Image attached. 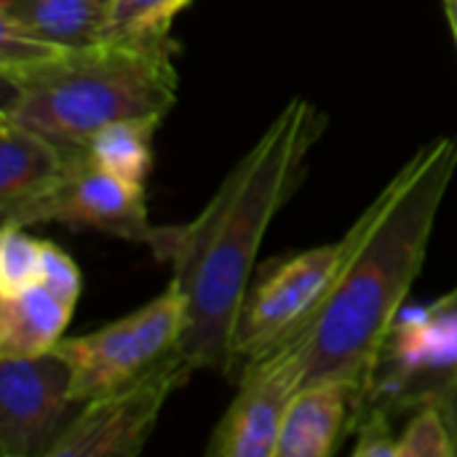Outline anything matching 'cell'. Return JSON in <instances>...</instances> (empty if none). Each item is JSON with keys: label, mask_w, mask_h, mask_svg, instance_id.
Returning <instances> with one entry per match:
<instances>
[{"label": "cell", "mask_w": 457, "mask_h": 457, "mask_svg": "<svg viewBox=\"0 0 457 457\" xmlns=\"http://www.w3.org/2000/svg\"><path fill=\"white\" fill-rule=\"evenodd\" d=\"M321 129L324 115L308 99L295 96L193 222L161 228L153 252L171 265V284L185 297V329L177 351L195 370L233 375V329L260 244L300 185L303 163Z\"/></svg>", "instance_id": "1"}, {"label": "cell", "mask_w": 457, "mask_h": 457, "mask_svg": "<svg viewBox=\"0 0 457 457\" xmlns=\"http://www.w3.org/2000/svg\"><path fill=\"white\" fill-rule=\"evenodd\" d=\"M455 166L457 139L423 147L353 222L359 238L335 287L308 324L284 337L305 345V386L348 380L364 396L423 268Z\"/></svg>", "instance_id": "2"}, {"label": "cell", "mask_w": 457, "mask_h": 457, "mask_svg": "<svg viewBox=\"0 0 457 457\" xmlns=\"http://www.w3.org/2000/svg\"><path fill=\"white\" fill-rule=\"evenodd\" d=\"M5 99L0 118L46 137L88 145L104 126L161 118L177 99L174 40L169 29L107 37L86 48L0 64Z\"/></svg>", "instance_id": "3"}, {"label": "cell", "mask_w": 457, "mask_h": 457, "mask_svg": "<svg viewBox=\"0 0 457 457\" xmlns=\"http://www.w3.org/2000/svg\"><path fill=\"white\" fill-rule=\"evenodd\" d=\"M356 225L329 246H316L270 262L249 284L233 329V370L260 359L276 343L303 329L335 287L356 246Z\"/></svg>", "instance_id": "4"}, {"label": "cell", "mask_w": 457, "mask_h": 457, "mask_svg": "<svg viewBox=\"0 0 457 457\" xmlns=\"http://www.w3.org/2000/svg\"><path fill=\"white\" fill-rule=\"evenodd\" d=\"M457 372V289L436 303L402 311L356 407V418L380 410H418L436 402ZM353 418V423H356Z\"/></svg>", "instance_id": "5"}, {"label": "cell", "mask_w": 457, "mask_h": 457, "mask_svg": "<svg viewBox=\"0 0 457 457\" xmlns=\"http://www.w3.org/2000/svg\"><path fill=\"white\" fill-rule=\"evenodd\" d=\"M198 372L177 345L123 386L83 402L46 457H134L145 450L163 404Z\"/></svg>", "instance_id": "6"}, {"label": "cell", "mask_w": 457, "mask_h": 457, "mask_svg": "<svg viewBox=\"0 0 457 457\" xmlns=\"http://www.w3.org/2000/svg\"><path fill=\"white\" fill-rule=\"evenodd\" d=\"M185 329V297L169 284L147 305L80 337H62L54 348L72 370L78 404L102 396L166 356Z\"/></svg>", "instance_id": "7"}, {"label": "cell", "mask_w": 457, "mask_h": 457, "mask_svg": "<svg viewBox=\"0 0 457 457\" xmlns=\"http://www.w3.org/2000/svg\"><path fill=\"white\" fill-rule=\"evenodd\" d=\"M0 222L3 228H27L40 222L80 225L126 241L147 244L150 249H155L161 238V228H153L147 217L145 187L129 185L110 174L91 155L46 193L11 212H3Z\"/></svg>", "instance_id": "8"}, {"label": "cell", "mask_w": 457, "mask_h": 457, "mask_svg": "<svg viewBox=\"0 0 457 457\" xmlns=\"http://www.w3.org/2000/svg\"><path fill=\"white\" fill-rule=\"evenodd\" d=\"M305 386V345L284 340L238 372V394L212 434L209 457H276L287 407Z\"/></svg>", "instance_id": "9"}, {"label": "cell", "mask_w": 457, "mask_h": 457, "mask_svg": "<svg viewBox=\"0 0 457 457\" xmlns=\"http://www.w3.org/2000/svg\"><path fill=\"white\" fill-rule=\"evenodd\" d=\"M80 404L72 399V370L56 353L0 356V453L48 455Z\"/></svg>", "instance_id": "10"}, {"label": "cell", "mask_w": 457, "mask_h": 457, "mask_svg": "<svg viewBox=\"0 0 457 457\" xmlns=\"http://www.w3.org/2000/svg\"><path fill=\"white\" fill-rule=\"evenodd\" d=\"M88 155V145L62 142L0 118V214L46 193Z\"/></svg>", "instance_id": "11"}, {"label": "cell", "mask_w": 457, "mask_h": 457, "mask_svg": "<svg viewBox=\"0 0 457 457\" xmlns=\"http://www.w3.org/2000/svg\"><path fill=\"white\" fill-rule=\"evenodd\" d=\"M361 391L348 380L303 386L287 407L276 457H329L356 418Z\"/></svg>", "instance_id": "12"}, {"label": "cell", "mask_w": 457, "mask_h": 457, "mask_svg": "<svg viewBox=\"0 0 457 457\" xmlns=\"http://www.w3.org/2000/svg\"><path fill=\"white\" fill-rule=\"evenodd\" d=\"M112 0H3L0 24L56 48H86L107 40Z\"/></svg>", "instance_id": "13"}, {"label": "cell", "mask_w": 457, "mask_h": 457, "mask_svg": "<svg viewBox=\"0 0 457 457\" xmlns=\"http://www.w3.org/2000/svg\"><path fill=\"white\" fill-rule=\"evenodd\" d=\"M70 303L40 281L0 292V356H40L59 345L72 316Z\"/></svg>", "instance_id": "14"}, {"label": "cell", "mask_w": 457, "mask_h": 457, "mask_svg": "<svg viewBox=\"0 0 457 457\" xmlns=\"http://www.w3.org/2000/svg\"><path fill=\"white\" fill-rule=\"evenodd\" d=\"M161 118H131L104 126L91 137V158L129 185L145 187L153 169V137Z\"/></svg>", "instance_id": "15"}, {"label": "cell", "mask_w": 457, "mask_h": 457, "mask_svg": "<svg viewBox=\"0 0 457 457\" xmlns=\"http://www.w3.org/2000/svg\"><path fill=\"white\" fill-rule=\"evenodd\" d=\"M396 457H455L450 423L436 402L412 410L407 428L396 436Z\"/></svg>", "instance_id": "16"}, {"label": "cell", "mask_w": 457, "mask_h": 457, "mask_svg": "<svg viewBox=\"0 0 457 457\" xmlns=\"http://www.w3.org/2000/svg\"><path fill=\"white\" fill-rule=\"evenodd\" d=\"M190 0H112L107 37H129L142 32L171 29L174 16Z\"/></svg>", "instance_id": "17"}, {"label": "cell", "mask_w": 457, "mask_h": 457, "mask_svg": "<svg viewBox=\"0 0 457 457\" xmlns=\"http://www.w3.org/2000/svg\"><path fill=\"white\" fill-rule=\"evenodd\" d=\"M43 241L29 238L24 228H3L0 236V292L37 281Z\"/></svg>", "instance_id": "18"}, {"label": "cell", "mask_w": 457, "mask_h": 457, "mask_svg": "<svg viewBox=\"0 0 457 457\" xmlns=\"http://www.w3.org/2000/svg\"><path fill=\"white\" fill-rule=\"evenodd\" d=\"M37 281H40L46 289H51L54 295H59L64 303H70V305L78 303V295H80V273H78L72 257L64 254L62 249H56V246L48 244V241H43Z\"/></svg>", "instance_id": "19"}, {"label": "cell", "mask_w": 457, "mask_h": 457, "mask_svg": "<svg viewBox=\"0 0 457 457\" xmlns=\"http://www.w3.org/2000/svg\"><path fill=\"white\" fill-rule=\"evenodd\" d=\"M436 404L442 407L447 423H450V431H453V442H455V457H457V372L455 378L450 380V386L439 394Z\"/></svg>", "instance_id": "20"}, {"label": "cell", "mask_w": 457, "mask_h": 457, "mask_svg": "<svg viewBox=\"0 0 457 457\" xmlns=\"http://www.w3.org/2000/svg\"><path fill=\"white\" fill-rule=\"evenodd\" d=\"M445 8H447V19H450V24H453L457 37V0H445Z\"/></svg>", "instance_id": "21"}]
</instances>
